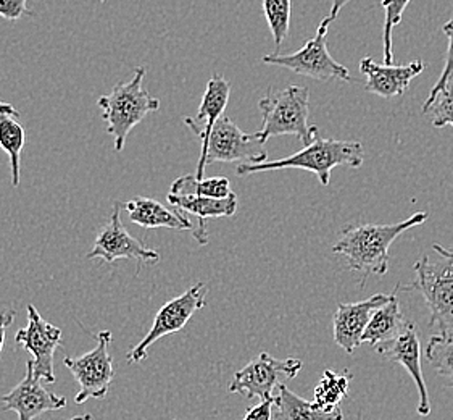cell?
I'll list each match as a JSON object with an SVG mask.
<instances>
[{"mask_svg":"<svg viewBox=\"0 0 453 420\" xmlns=\"http://www.w3.org/2000/svg\"><path fill=\"white\" fill-rule=\"evenodd\" d=\"M352 382V375L349 370L344 372H334V370H325L319 384L315 388V400L323 408H341V402L344 401L349 394Z\"/></svg>","mask_w":453,"mask_h":420,"instance_id":"cell-24","label":"cell"},{"mask_svg":"<svg viewBox=\"0 0 453 420\" xmlns=\"http://www.w3.org/2000/svg\"><path fill=\"white\" fill-rule=\"evenodd\" d=\"M365 162V149L360 141H337L325 139L318 133L315 139L303 146L302 151L284 157L280 160H266L262 164H239L236 174L239 176L284 170V168H300L318 176L319 183L327 186L331 183V172L335 167H350L360 168Z\"/></svg>","mask_w":453,"mask_h":420,"instance_id":"cell-2","label":"cell"},{"mask_svg":"<svg viewBox=\"0 0 453 420\" xmlns=\"http://www.w3.org/2000/svg\"><path fill=\"white\" fill-rule=\"evenodd\" d=\"M0 115H10V117L17 119L19 117V112L9 102L0 101Z\"/></svg>","mask_w":453,"mask_h":420,"instance_id":"cell-34","label":"cell"},{"mask_svg":"<svg viewBox=\"0 0 453 420\" xmlns=\"http://www.w3.org/2000/svg\"><path fill=\"white\" fill-rule=\"evenodd\" d=\"M231 86L225 76L215 74L209 80L207 89L200 102L199 113L196 119H184V123L202 139V147L209 143L210 133L215 127L218 120L223 117L229 102Z\"/></svg>","mask_w":453,"mask_h":420,"instance_id":"cell-18","label":"cell"},{"mask_svg":"<svg viewBox=\"0 0 453 420\" xmlns=\"http://www.w3.org/2000/svg\"><path fill=\"white\" fill-rule=\"evenodd\" d=\"M121 209L123 202H115L113 214L110 222L102 227L99 235L94 241V247L88 254V259H102L107 264H113L119 259H133L137 262V270L141 265H155L160 262V254L152 249H147L142 241L127 233L121 223Z\"/></svg>","mask_w":453,"mask_h":420,"instance_id":"cell-11","label":"cell"},{"mask_svg":"<svg viewBox=\"0 0 453 420\" xmlns=\"http://www.w3.org/2000/svg\"><path fill=\"white\" fill-rule=\"evenodd\" d=\"M442 31H444L445 36L449 37V49H447V57H445L444 70H442L441 78L435 82L434 88L429 92L426 101L423 104V112H425V113H426L427 109L433 105V102L435 101L437 94L444 89L445 84H447V82L453 76V15L452 19H449L444 27H442Z\"/></svg>","mask_w":453,"mask_h":420,"instance_id":"cell-29","label":"cell"},{"mask_svg":"<svg viewBox=\"0 0 453 420\" xmlns=\"http://www.w3.org/2000/svg\"><path fill=\"white\" fill-rule=\"evenodd\" d=\"M145 74V66H137L131 82H119L110 94L97 101L102 117L107 121V133L115 139L117 152L123 151L131 129L149 113L160 109V101L142 88Z\"/></svg>","mask_w":453,"mask_h":420,"instance_id":"cell-5","label":"cell"},{"mask_svg":"<svg viewBox=\"0 0 453 420\" xmlns=\"http://www.w3.org/2000/svg\"><path fill=\"white\" fill-rule=\"evenodd\" d=\"M427 362L433 366L439 378L444 380L447 388L453 390V339L434 335L427 341Z\"/></svg>","mask_w":453,"mask_h":420,"instance_id":"cell-25","label":"cell"},{"mask_svg":"<svg viewBox=\"0 0 453 420\" xmlns=\"http://www.w3.org/2000/svg\"><path fill=\"white\" fill-rule=\"evenodd\" d=\"M411 0H381V7L386 12L384 19V31H382V44H384V64L394 62L392 52V29L402 23L403 12Z\"/></svg>","mask_w":453,"mask_h":420,"instance_id":"cell-27","label":"cell"},{"mask_svg":"<svg viewBox=\"0 0 453 420\" xmlns=\"http://www.w3.org/2000/svg\"><path fill=\"white\" fill-rule=\"evenodd\" d=\"M207 294H209V286L200 282L191 286L188 292H182L181 296L162 306L160 311L155 315L154 323L149 330V333L127 353V361L131 364L144 362L149 357V347L152 346L155 341L164 338L166 335L181 331L186 327V323L191 320L192 315L205 307Z\"/></svg>","mask_w":453,"mask_h":420,"instance_id":"cell-8","label":"cell"},{"mask_svg":"<svg viewBox=\"0 0 453 420\" xmlns=\"http://www.w3.org/2000/svg\"><path fill=\"white\" fill-rule=\"evenodd\" d=\"M408 322L410 320H405L402 315L395 292H392L389 301L372 314V320L363 333V343H368L372 349L389 343L399 337L407 327Z\"/></svg>","mask_w":453,"mask_h":420,"instance_id":"cell-20","label":"cell"},{"mask_svg":"<svg viewBox=\"0 0 453 420\" xmlns=\"http://www.w3.org/2000/svg\"><path fill=\"white\" fill-rule=\"evenodd\" d=\"M349 0H333V5H331V12H329V15H327L326 19H323L321 23H319V27H329V25L337 19V15L341 13V10L344 9L345 4H347Z\"/></svg>","mask_w":453,"mask_h":420,"instance_id":"cell-33","label":"cell"},{"mask_svg":"<svg viewBox=\"0 0 453 420\" xmlns=\"http://www.w3.org/2000/svg\"><path fill=\"white\" fill-rule=\"evenodd\" d=\"M68 420H92V416L91 414H81V416H74V417Z\"/></svg>","mask_w":453,"mask_h":420,"instance_id":"cell-35","label":"cell"},{"mask_svg":"<svg viewBox=\"0 0 453 420\" xmlns=\"http://www.w3.org/2000/svg\"><path fill=\"white\" fill-rule=\"evenodd\" d=\"M64 331L42 319L33 304L27 306V325L17 331L15 341L33 354L36 374L46 382L54 384V356L57 347L62 345Z\"/></svg>","mask_w":453,"mask_h":420,"instance_id":"cell-13","label":"cell"},{"mask_svg":"<svg viewBox=\"0 0 453 420\" xmlns=\"http://www.w3.org/2000/svg\"><path fill=\"white\" fill-rule=\"evenodd\" d=\"M273 408H274V396L268 398V400H262L254 408L247 409L242 420H272L273 414H274Z\"/></svg>","mask_w":453,"mask_h":420,"instance_id":"cell-31","label":"cell"},{"mask_svg":"<svg viewBox=\"0 0 453 420\" xmlns=\"http://www.w3.org/2000/svg\"><path fill=\"white\" fill-rule=\"evenodd\" d=\"M97 345L89 353L80 357H65L64 366L68 367L80 392L74 396L76 404H84L89 400H104L109 394L110 385L115 377L113 357L110 356L111 331H100L96 337Z\"/></svg>","mask_w":453,"mask_h":420,"instance_id":"cell-7","label":"cell"},{"mask_svg":"<svg viewBox=\"0 0 453 420\" xmlns=\"http://www.w3.org/2000/svg\"><path fill=\"white\" fill-rule=\"evenodd\" d=\"M426 113H429L434 128H444L447 125L453 127V76L447 82L444 89L437 94Z\"/></svg>","mask_w":453,"mask_h":420,"instance_id":"cell-28","label":"cell"},{"mask_svg":"<svg viewBox=\"0 0 453 420\" xmlns=\"http://www.w3.org/2000/svg\"><path fill=\"white\" fill-rule=\"evenodd\" d=\"M15 311H2L0 312V353L4 349V343H5V335H7V329L13 323L15 320Z\"/></svg>","mask_w":453,"mask_h":420,"instance_id":"cell-32","label":"cell"},{"mask_svg":"<svg viewBox=\"0 0 453 420\" xmlns=\"http://www.w3.org/2000/svg\"><path fill=\"white\" fill-rule=\"evenodd\" d=\"M310 89L307 86H289L286 89L268 88L266 96L260 99L258 107L262 112V129L257 131L266 143L270 137L294 135L310 144L318 135V127L309 123Z\"/></svg>","mask_w":453,"mask_h":420,"instance_id":"cell-4","label":"cell"},{"mask_svg":"<svg viewBox=\"0 0 453 420\" xmlns=\"http://www.w3.org/2000/svg\"><path fill=\"white\" fill-rule=\"evenodd\" d=\"M360 72L366 76V92L390 99L407 91L410 82L425 72V62L415 60L407 65H388L378 64L372 57H365L360 62Z\"/></svg>","mask_w":453,"mask_h":420,"instance_id":"cell-17","label":"cell"},{"mask_svg":"<svg viewBox=\"0 0 453 420\" xmlns=\"http://www.w3.org/2000/svg\"><path fill=\"white\" fill-rule=\"evenodd\" d=\"M123 209L127 210L129 222L142 229H172L180 231H189L199 245L209 243L205 220L192 215L189 212L178 207H165L162 202L150 198H136L133 201L123 202Z\"/></svg>","mask_w":453,"mask_h":420,"instance_id":"cell-12","label":"cell"},{"mask_svg":"<svg viewBox=\"0 0 453 420\" xmlns=\"http://www.w3.org/2000/svg\"><path fill=\"white\" fill-rule=\"evenodd\" d=\"M27 0H0V17L9 21H17L25 15H35L33 10L27 9Z\"/></svg>","mask_w":453,"mask_h":420,"instance_id":"cell-30","label":"cell"},{"mask_svg":"<svg viewBox=\"0 0 453 420\" xmlns=\"http://www.w3.org/2000/svg\"><path fill=\"white\" fill-rule=\"evenodd\" d=\"M326 27H318L317 35L307 41V44L294 54L265 55L263 64L276 65L289 68L290 72L302 76L315 78L319 82H350V72L344 65L334 60L327 51Z\"/></svg>","mask_w":453,"mask_h":420,"instance_id":"cell-9","label":"cell"},{"mask_svg":"<svg viewBox=\"0 0 453 420\" xmlns=\"http://www.w3.org/2000/svg\"><path fill=\"white\" fill-rule=\"evenodd\" d=\"M427 217V212H417L410 219L392 225L352 223L341 231L333 253L344 256L349 268L362 275L360 286H363L372 275L388 274L392 243L407 229L423 225Z\"/></svg>","mask_w":453,"mask_h":420,"instance_id":"cell-1","label":"cell"},{"mask_svg":"<svg viewBox=\"0 0 453 420\" xmlns=\"http://www.w3.org/2000/svg\"><path fill=\"white\" fill-rule=\"evenodd\" d=\"M435 256L425 254L413 265L417 280L403 288L407 292H421L431 314V327L439 335L453 339V246L433 245Z\"/></svg>","mask_w":453,"mask_h":420,"instance_id":"cell-3","label":"cell"},{"mask_svg":"<svg viewBox=\"0 0 453 420\" xmlns=\"http://www.w3.org/2000/svg\"><path fill=\"white\" fill-rule=\"evenodd\" d=\"M276 411L273 417L276 420H344L341 408H323L318 402L307 401L300 398L284 384L278 385L274 396Z\"/></svg>","mask_w":453,"mask_h":420,"instance_id":"cell-19","label":"cell"},{"mask_svg":"<svg viewBox=\"0 0 453 420\" xmlns=\"http://www.w3.org/2000/svg\"><path fill=\"white\" fill-rule=\"evenodd\" d=\"M263 13L272 29L276 54H280L282 43L286 41L290 27V0H262Z\"/></svg>","mask_w":453,"mask_h":420,"instance_id":"cell-26","label":"cell"},{"mask_svg":"<svg viewBox=\"0 0 453 420\" xmlns=\"http://www.w3.org/2000/svg\"><path fill=\"white\" fill-rule=\"evenodd\" d=\"M392 294H372L365 301L339 304L334 315V341L347 354H354L363 343V333L368 327L372 314L389 301Z\"/></svg>","mask_w":453,"mask_h":420,"instance_id":"cell-16","label":"cell"},{"mask_svg":"<svg viewBox=\"0 0 453 420\" xmlns=\"http://www.w3.org/2000/svg\"><path fill=\"white\" fill-rule=\"evenodd\" d=\"M36 374L33 359L27 361V375L10 393L2 396V411L19 414V420H35L41 414L66 408V398L50 393Z\"/></svg>","mask_w":453,"mask_h":420,"instance_id":"cell-14","label":"cell"},{"mask_svg":"<svg viewBox=\"0 0 453 420\" xmlns=\"http://www.w3.org/2000/svg\"><path fill=\"white\" fill-rule=\"evenodd\" d=\"M374 351L384 359L397 362L400 366L407 369L408 374L411 375L418 388L419 402H418L417 412L421 417L429 416L431 401H429L426 382H425L423 369H421V346H419V335H418L415 323L410 320L407 327L397 338L374 347Z\"/></svg>","mask_w":453,"mask_h":420,"instance_id":"cell-15","label":"cell"},{"mask_svg":"<svg viewBox=\"0 0 453 420\" xmlns=\"http://www.w3.org/2000/svg\"><path fill=\"white\" fill-rule=\"evenodd\" d=\"M25 146L27 129L15 117L0 115V149L9 156L13 188H19L21 180V152Z\"/></svg>","mask_w":453,"mask_h":420,"instance_id":"cell-22","label":"cell"},{"mask_svg":"<svg viewBox=\"0 0 453 420\" xmlns=\"http://www.w3.org/2000/svg\"><path fill=\"white\" fill-rule=\"evenodd\" d=\"M258 133L247 135L229 117H221L210 133L209 143L202 147L197 178H203L207 165L215 162H241V164H262L268 159Z\"/></svg>","mask_w":453,"mask_h":420,"instance_id":"cell-6","label":"cell"},{"mask_svg":"<svg viewBox=\"0 0 453 420\" xmlns=\"http://www.w3.org/2000/svg\"><path fill=\"white\" fill-rule=\"evenodd\" d=\"M170 194L174 196H203L225 199L233 194L231 183L226 176H213V178H197L196 175H184L170 188Z\"/></svg>","mask_w":453,"mask_h":420,"instance_id":"cell-23","label":"cell"},{"mask_svg":"<svg viewBox=\"0 0 453 420\" xmlns=\"http://www.w3.org/2000/svg\"><path fill=\"white\" fill-rule=\"evenodd\" d=\"M168 202L178 209L189 212L199 219H219V217H233L237 210V196L233 192L225 199L203 198V196H174L168 194Z\"/></svg>","mask_w":453,"mask_h":420,"instance_id":"cell-21","label":"cell"},{"mask_svg":"<svg viewBox=\"0 0 453 420\" xmlns=\"http://www.w3.org/2000/svg\"><path fill=\"white\" fill-rule=\"evenodd\" d=\"M302 361L299 359H274L268 353H262L260 356L250 361L247 366L242 367L234 374V378L229 384V393L242 394L245 398H260L268 400L274 396V390H278V377L286 375L288 378H296L302 370Z\"/></svg>","mask_w":453,"mask_h":420,"instance_id":"cell-10","label":"cell"}]
</instances>
